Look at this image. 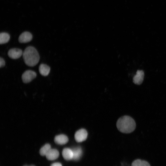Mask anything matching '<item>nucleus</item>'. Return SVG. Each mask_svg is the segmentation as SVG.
I'll use <instances>...</instances> for the list:
<instances>
[{"label":"nucleus","mask_w":166,"mask_h":166,"mask_svg":"<svg viewBox=\"0 0 166 166\" xmlns=\"http://www.w3.org/2000/svg\"><path fill=\"white\" fill-rule=\"evenodd\" d=\"M116 125L120 131L126 133L133 131L136 126L134 120L128 116H124L120 117L117 121Z\"/></svg>","instance_id":"1"},{"label":"nucleus","mask_w":166,"mask_h":166,"mask_svg":"<svg viewBox=\"0 0 166 166\" xmlns=\"http://www.w3.org/2000/svg\"><path fill=\"white\" fill-rule=\"evenodd\" d=\"M22 57L25 64L29 66H34L38 62L40 57L36 49L32 46H28L23 52Z\"/></svg>","instance_id":"2"},{"label":"nucleus","mask_w":166,"mask_h":166,"mask_svg":"<svg viewBox=\"0 0 166 166\" xmlns=\"http://www.w3.org/2000/svg\"><path fill=\"white\" fill-rule=\"evenodd\" d=\"M36 73L31 70H27L24 72L22 76L23 82L25 83H28L36 77Z\"/></svg>","instance_id":"3"},{"label":"nucleus","mask_w":166,"mask_h":166,"mask_svg":"<svg viewBox=\"0 0 166 166\" xmlns=\"http://www.w3.org/2000/svg\"><path fill=\"white\" fill-rule=\"evenodd\" d=\"M88 132L83 128L77 130L75 133L74 138L76 141L78 142H81L85 140L87 138Z\"/></svg>","instance_id":"4"},{"label":"nucleus","mask_w":166,"mask_h":166,"mask_svg":"<svg viewBox=\"0 0 166 166\" xmlns=\"http://www.w3.org/2000/svg\"><path fill=\"white\" fill-rule=\"evenodd\" d=\"M22 50L18 48H14L10 49L8 51V55L9 57L12 59H17L22 55Z\"/></svg>","instance_id":"5"},{"label":"nucleus","mask_w":166,"mask_h":166,"mask_svg":"<svg viewBox=\"0 0 166 166\" xmlns=\"http://www.w3.org/2000/svg\"><path fill=\"white\" fill-rule=\"evenodd\" d=\"M32 39V35L29 32H24L18 38V41L21 43H26L30 42Z\"/></svg>","instance_id":"6"},{"label":"nucleus","mask_w":166,"mask_h":166,"mask_svg":"<svg viewBox=\"0 0 166 166\" xmlns=\"http://www.w3.org/2000/svg\"><path fill=\"white\" fill-rule=\"evenodd\" d=\"M144 77V73L143 71L138 70L134 76L133 81L136 84L140 85L142 82Z\"/></svg>","instance_id":"7"},{"label":"nucleus","mask_w":166,"mask_h":166,"mask_svg":"<svg viewBox=\"0 0 166 166\" xmlns=\"http://www.w3.org/2000/svg\"><path fill=\"white\" fill-rule=\"evenodd\" d=\"M59 155V152L57 149L51 148L45 156L48 160H53L57 159Z\"/></svg>","instance_id":"8"},{"label":"nucleus","mask_w":166,"mask_h":166,"mask_svg":"<svg viewBox=\"0 0 166 166\" xmlns=\"http://www.w3.org/2000/svg\"><path fill=\"white\" fill-rule=\"evenodd\" d=\"M69 139L67 136L64 134H61L56 136L54 138V141L57 144L63 145L67 143Z\"/></svg>","instance_id":"9"},{"label":"nucleus","mask_w":166,"mask_h":166,"mask_svg":"<svg viewBox=\"0 0 166 166\" xmlns=\"http://www.w3.org/2000/svg\"><path fill=\"white\" fill-rule=\"evenodd\" d=\"M62 155L65 160H69L73 158V152L72 149L69 148H65L62 150Z\"/></svg>","instance_id":"10"},{"label":"nucleus","mask_w":166,"mask_h":166,"mask_svg":"<svg viewBox=\"0 0 166 166\" xmlns=\"http://www.w3.org/2000/svg\"><path fill=\"white\" fill-rule=\"evenodd\" d=\"M50 67L46 64H41L39 67V71L40 74L44 76H47L50 71Z\"/></svg>","instance_id":"11"},{"label":"nucleus","mask_w":166,"mask_h":166,"mask_svg":"<svg viewBox=\"0 0 166 166\" xmlns=\"http://www.w3.org/2000/svg\"><path fill=\"white\" fill-rule=\"evenodd\" d=\"M73 152V158L74 160H77L81 157L82 153V150L81 148L77 146L72 149Z\"/></svg>","instance_id":"12"},{"label":"nucleus","mask_w":166,"mask_h":166,"mask_svg":"<svg viewBox=\"0 0 166 166\" xmlns=\"http://www.w3.org/2000/svg\"><path fill=\"white\" fill-rule=\"evenodd\" d=\"M10 39L9 34L6 32H2L0 34V44L6 43L8 42Z\"/></svg>","instance_id":"13"},{"label":"nucleus","mask_w":166,"mask_h":166,"mask_svg":"<svg viewBox=\"0 0 166 166\" xmlns=\"http://www.w3.org/2000/svg\"><path fill=\"white\" fill-rule=\"evenodd\" d=\"M131 166H150L149 163L146 161L137 159L134 161Z\"/></svg>","instance_id":"14"},{"label":"nucleus","mask_w":166,"mask_h":166,"mask_svg":"<svg viewBox=\"0 0 166 166\" xmlns=\"http://www.w3.org/2000/svg\"><path fill=\"white\" fill-rule=\"evenodd\" d=\"M51 148L50 144H46L40 149V154L42 156H45Z\"/></svg>","instance_id":"15"},{"label":"nucleus","mask_w":166,"mask_h":166,"mask_svg":"<svg viewBox=\"0 0 166 166\" xmlns=\"http://www.w3.org/2000/svg\"><path fill=\"white\" fill-rule=\"evenodd\" d=\"M5 64V62L4 59L0 57V68L3 67Z\"/></svg>","instance_id":"16"},{"label":"nucleus","mask_w":166,"mask_h":166,"mask_svg":"<svg viewBox=\"0 0 166 166\" xmlns=\"http://www.w3.org/2000/svg\"><path fill=\"white\" fill-rule=\"evenodd\" d=\"M50 166H62V164L59 162H55L52 164Z\"/></svg>","instance_id":"17"},{"label":"nucleus","mask_w":166,"mask_h":166,"mask_svg":"<svg viewBox=\"0 0 166 166\" xmlns=\"http://www.w3.org/2000/svg\"><path fill=\"white\" fill-rule=\"evenodd\" d=\"M30 166H35L33 165H30Z\"/></svg>","instance_id":"18"},{"label":"nucleus","mask_w":166,"mask_h":166,"mask_svg":"<svg viewBox=\"0 0 166 166\" xmlns=\"http://www.w3.org/2000/svg\"><path fill=\"white\" fill-rule=\"evenodd\" d=\"M23 166H30V165H25Z\"/></svg>","instance_id":"19"}]
</instances>
